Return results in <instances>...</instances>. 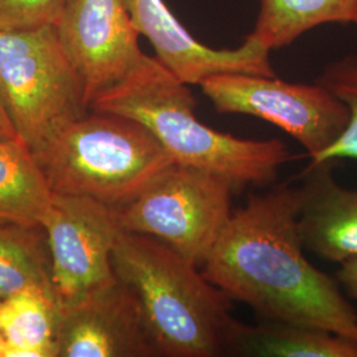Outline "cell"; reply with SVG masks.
Listing matches in <instances>:
<instances>
[{"label": "cell", "mask_w": 357, "mask_h": 357, "mask_svg": "<svg viewBox=\"0 0 357 357\" xmlns=\"http://www.w3.org/2000/svg\"><path fill=\"white\" fill-rule=\"evenodd\" d=\"M60 305L51 290L31 289L0 301V357H57Z\"/></svg>", "instance_id": "obj_15"}, {"label": "cell", "mask_w": 357, "mask_h": 357, "mask_svg": "<svg viewBox=\"0 0 357 357\" xmlns=\"http://www.w3.org/2000/svg\"><path fill=\"white\" fill-rule=\"evenodd\" d=\"M0 101L32 153L89 112L56 26L0 32Z\"/></svg>", "instance_id": "obj_5"}, {"label": "cell", "mask_w": 357, "mask_h": 357, "mask_svg": "<svg viewBox=\"0 0 357 357\" xmlns=\"http://www.w3.org/2000/svg\"><path fill=\"white\" fill-rule=\"evenodd\" d=\"M54 26L81 78L88 106L144 54L126 0H68Z\"/></svg>", "instance_id": "obj_9"}, {"label": "cell", "mask_w": 357, "mask_h": 357, "mask_svg": "<svg viewBox=\"0 0 357 357\" xmlns=\"http://www.w3.org/2000/svg\"><path fill=\"white\" fill-rule=\"evenodd\" d=\"M221 114L252 115L291 135L314 160L344 132L349 110L319 84H293L277 76L228 73L200 85Z\"/></svg>", "instance_id": "obj_7"}, {"label": "cell", "mask_w": 357, "mask_h": 357, "mask_svg": "<svg viewBox=\"0 0 357 357\" xmlns=\"http://www.w3.org/2000/svg\"><path fill=\"white\" fill-rule=\"evenodd\" d=\"M139 35L147 38L155 57L187 85H202L209 77L228 73L275 76L270 51L246 36L236 50H213L193 38L163 0H126Z\"/></svg>", "instance_id": "obj_11"}, {"label": "cell", "mask_w": 357, "mask_h": 357, "mask_svg": "<svg viewBox=\"0 0 357 357\" xmlns=\"http://www.w3.org/2000/svg\"><path fill=\"white\" fill-rule=\"evenodd\" d=\"M342 100L349 110V122L340 138L314 160L311 165L343 159L357 160V57L345 56L324 68L317 79Z\"/></svg>", "instance_id": "obj_18"}, {"label": "cell", "mask_w": 357, "mask_h": 357, "mask_svg": "<svg viewBox=\"0 0 357 357\" xmlns=\"http://www.w3.org/2000/svg\"><path fill=\"white\" fill-rule=\"evenodd\" d=\"M236 188L212 171L174 163L118 209L122 229L153 236L202 268L229 222Z\"/></svg>", "instance_id": "obj_6"}, {"label": "cell", "mask_w": 357, "mask_h": 357, "mask_svg": "<svg viewBox=\"0 0 357 357\" xmlns=\"http://www.w3.org/2000/svg\"><path fill=\"white\" fill-rule=\"evenodd\" d=\"M356 10L357 0H261L255 29L248 36L271 52L317 26L354 23Z\"/></svg>", "instance_id": "obj_16"}, {"label": "cell", "mask_w": 357, "mask_h": 357, "mask_svg": "<svg viewBox=\"0 0 357 357\" xmlns=\"http://www.w3.org/2000/svg\"><path fill=\"white\" fill-rule=\"evenodd\" d=\"M190 85L156 57L143 54L126 76L103 90L89 110L130 118L149 130L172 160L228 178L233 187L273 183L291 155L278 139H243L203 123Z\"/></svg>", "instance_id": "obj_2"}, {"label": "cell", "mask_w": 357, "mask_h": 357, "mask_svg": "<svg viewBox=\"0 0 357 357\" xmlns=\"http://www.w3.org/2000/svg\"><path fill=\"white\" fill-rule=\"evenodd\" d=\"M337 281L344 287L345 293L357 301V258L340 264Z\"/></svg>", "instance_id": "obj_20"}, {"label": "cell", "mask_w": 357, "mask_h": 357, "mask_svg": "<svg viewBox=\"0 0 357 357\" xmlns=\"http://www.w3.org/2000/svg\"><path fill=\"white\" fill-rule=\"evenodd\" d=\"M354 23H355V24H356V26H357V10H356V16H355V20H354Z\"/></svg>", "instance_id": "obj_23"}, {"label": "cell", "mask_w": 357, "mask_h": 357, "mask_svg": "<svg viewBox=\"0 0 357 357\" xmlns=\"http://www.w3.org/2000/svg\"><path fill=\"white\" fill-rule=\"evenodd\" d=\"M299 187L281 184L233 212L202 271L262 320L290 321L357 342V312L340 283L305 255L298 228Z\"/></svg>", "instance_id": "obj_1"}, {"label": "cell", "mask_w": 357, "mask_h": 357, "mask_svg": "<svg viewBox=\"0 0 357 357\" xmlns=\"http://www.w3.org/2000/svg\"><path fill=\"white\" fill-rule=\"evenodd\" d=\"M68 0H0V32L54 26Z\"/></svg>", "instance_id": "obj_19"}, {"label": "cell", "mask_w": 357, "mask_h": 357, "mask_svg": "<svg viewBox=\"0 0 357 357\" xmlns=\"http://www.w3.org/2000/svg\"><path fill=\"white\" fill-rule=\"evenodd\" d=\"M51 255L52 289L60 307L79 302L116 280L118 209L97 200L53 193L43 224Z\"/></svg>", "instance_id": "obj_8"}, {"label": "cell", "mask_w": 357, "mask_h": 357, "mask_svg": "<svg viewBox=\"0 0 357 357\" xmlns=\"http://www.w3.org/2000/svg\"><path fill=\"white\" fill-rule=\"evenodd\" d=\"M3 345H4V340H3V336H1V331H0V355H1V349H3Z\"/></svg>", "instance_id": "obj_22"}, {"label": "cell", "mask_w": 357, "mask_h": 357, "mask_svg": "<svg viewBox=\"0 0 357 357\" xmlns=\"http://www.w3.org/2000/svg\"><path fill=\"white\" fill-rule=\"evenodd\" d=\"M225 355L245 357H357V342L311 326L262 320L250 326L236 320Z\"/></svg>", "instance_id": "obj_13"}, {"label": "cell", "mask_w": 357, "mask_h": 357, "mask_svg": "<svg viewBox=\"0 0 357 357\" xmlns=\"http://www.w3.org/2000/svg\"><path fill=\"white\" fill-rule=\"evenodd\" d=\"M33 155L53 193L116 209L175 163L138 122L91 110L60 128Z\"/></svg>", "instance_id": "obj_4"}, {"label": "cell", "mask_w": 357, "mask_h": 357, "mask_svg": "<svg viewBox=\"0 0 357 357\" xmlns=\"http://www.w3.org/2000/svg\"><path fill=\"white\" fill-rule=\"evenodd\" d=\"M31 289L53 291L44 229L0 224V301Z\"/></svg>", "instance_id": "obj_17"}, {"label": "cell", "mask_w": 357, "mask_h": 357, "mask_svg": "<svg viewBox=\"0 0 357 357\" xmlns=\"http://www.w3.org/2000/svg\"><path fill=\"white\" fill-rule=\"evenodd\" d=\"M113 268L138 298L156 356L225 355L231 299L199 266L153 236L122 230Z\"/></svg>", "instance_id": "obj_3"}, {"label": "cell", "mask_w": 357, "mask_h": 357, "mask_svg": "<svg viewBox=\"0 0 357 357\" xmlns=\"http://www.w3.org/2000/svg\"><path fill=\"white\" fill-rule=\"evenodd\" d=\"M332 165L307 167L299 185L298 228L306 250L340 265L357 258V190L340 185Z\"/></svg>", "instance_id": "obj_12"}, {"label": "cell", "mask_w": 357, "mask_h": 357, "mask_svg": "<svg viewBox=\"0 0 357 357\" xmlns=\"http://www.w3.org/2000/svg\"><path fill=\"white\" fill-rule=\"evenodd\" d=\"M52 202L33 153L22 141L0 137V224L43 228Z\"/></svg>", "instance_id": "obj_14"}, {"label": "cell", "mask_w": 357, "mask_h": 357, "mask_svg": "<svg viewBox=\"0 0 357 357\" xmlns=\"http://www.w3.org/2000/svg\"><path fill=\"white\" fill-rule=\"evenodd\" d=\"M0 137L20 141V138H19L16 130L13 128V122H11L10 116L7 114V112H6L1 101H0Z\"/></svg>", "instance_id": "obj_21"}, {"label": "cell", "mask_w": 357, "mask_h": 357, "mask_svg": "<svg viewBox=\"0 0 357 357\" xmlns=\"http://www.w3.org/2000/svg\"><path fill=\"white\" fill-rule=\"evenodd\" d=\"M57 357H153L141 305L118 278L81 299L60 307Z\"/></svg>", "instance_id": "obj_10"}]
</instances>
